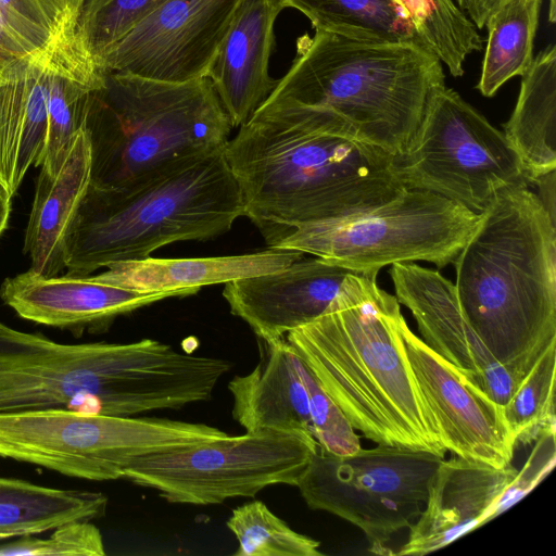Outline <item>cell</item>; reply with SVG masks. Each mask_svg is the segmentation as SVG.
Here are the masks:
<instances>
[{
	"instance_id": "cell-1",
	"label": "cell",
	"mask_w": 556,
	"mask_h": 556,
	"mask_svg": "<svg viewBox=\"0 0 556 556\" xmlns=\"http://www.w3.org/2000/svg\"><path fill=\"white\" fill-rule=\"evenodd\" d=\"M225 155L243 216L269 248L299 227L361 212L405 188L394 155L318 111L269 97L228 140Z\"/></svg>"
},
{
	"instance_id": "cell-2",
	"label": "cell",
	"mask_w": 556,
	"mask_h": 556,
	"mask_svg": "<svg viewBox=\"0 0 556 556\" xmlns=\"http://www.w3.org/2000/svg\"><path fill=\"white\" fill-rule=\"evenodd\" d=\"M404 320L376 274H350L325 313L285 339L365 438L444 457L406 354Z\"/></svg>"
},
{
	"instance_id": "cell-3",
	"label": "cell",
	"mask_w": 556,
	"mask_h": 556,
	"mask_svg": "<svg viewBox=\"0 0 556 556\" xmlns=\"http://www.w3.org/2000/svg\"><path fill=\"white\" fill-rule=\"evenodd\" d=\"M226 359L154 339L62 344L0 321V413L47 408L111 416L207 401Z\"/></svg>"
},
{
	"instance_id": "cell-4",
	"label": "cell",
	"mask_w": 556,
	"mask_h": 556,
	"mask_svg": "<svg viewBox=\"0 0 556 556\" xmlns=\"http://www.w3.org/2000/svg\"><path fill=\"white\" fill-rule=\"evenodd\" d=\"M453 263L463 316L521 382L556 343V219L528 186L504 187Z\"/></svg>"
},
{
	"instance_id": "cell-5",
	"label": "cell",
	"mask_w": 556,
	"mask_h": 556,
	"mask_svg": "<svg viewBox=\"0 0 556 556\" xmlns=\"http://www.w3.org/2000/svg\"><path fill=\"white\" fill-rule=\"evenodd\" d=\"M243 216L225 148L179 160L130 186H89L65 245L68 276L147 258L166 244L207 240Z\"/></svg>"
},
{
	"instance_id": "cell-6",
	"label": "cell",
	"mask_w": 556,
	"mask_h": 556,
	"mask_svg": "<svg viewBox=\"0 0 556 556\" xmlns=\"http://www.w3.org/2000/svg\"><path fill=\"white\" fill-rule=\"evenodd\" d=\"M443 86L442 63L426 46L315 30L298 38L293 63L269 98L318 111L354 138L397 155L415 134L428 99Z\"/></svg>"
},
{
	"instance_id": "cell-7",
	"label": "cell",
	"mask_w": 556,
	"mask_h": 556,
	"mask_svg": "<svg viewBox=\"0 0 556 556\" xmlns=\"http://www.w3.org/2000/svg\"><path fill=\"white\" fill-rule=\"evenodd\" d=\"M231 124L207 77L165 83L104 71L85 121L90 185L117 189L225 148Z\"/></svg>"
},
{
	"instance_id": "cell-8",
	"label": "cell",
	"mask_w": 556,
	"mask_h": 556,
	"mask_svg": "<svg viewBox=\"0 0 556 556\" xmlns=\"http://www.w3.org/2000/svg\"><path fill=\"white\" fill-rule=\"evenodd\" d=\"M205 424L67 408L0 413V456L93 481L123 479L138 457L227 438Z\"/></svg>"
},
{
	"instance_id": "cell-9",
	"label": "cell",
	"mask_w": 556,
	"mask_h": 556,
	"mask_svg": "<svg viewBox=\"0 0 556 556\" xmlns=\"http://www.w3.org/2000/svg\"><path fill=\"white\" fill-rule=\"evenodd\" d=\"M478 219L463 205L435 193L404 188L361 212L299 227L273 248L291 249L356 274H378L396 263H452Z\"/></svg>"
},
{
	"instance_id": "cell-10",
	"label": "cell",
	"mask_w": 556,
	"mask_h": 556,
	"mask_svg": "<svg viewBox=\"0 0 556 556\" xmlns=\"http://www.w3.org/2000/svg\"><path fill=\"white\" fill-rule=\"evenodd\" d=\"M394 168L405 188L435 193L475 213L500 189L529 185L505 135L446 86L428 99L415 134L394 155Z\"/></svg>"
},
{
	"instance_id": "cell-11",
	"label": "cell",
	"mask_w": 556,
	"mask_h": 556,
	"mask_svg": "<svg viewBox=\"0 0 556 556\" xmlns=\"http://www.w3.org/2000/svg\"><path fill=\"white\" fill-rule=\"evenodd\" d=\"M443 459L427 451L387 444L344 456L317 447L296 488L309 508L359 528L371 553L393 554L387 544L417 520Z\"/></svg>"
},
{
	"instance_id": "cell-12",
	"label": "cell",
	"mask_w": 556,
	"mask_h": 556,
	"mask_svg": "<svg viewBox=\"0 0 556 556\" xmlns=\"http://www.w3.org/2000/svg\"><path fill=\"white\" fill-rule=\"evenodd\" d=\"M317 447L307 435L245 432L138 457L123 479L169 503L214 505L275 484L296 486Z\"/></svg>"
},
{
	"instance_id": "cell-13",
	"label": "cell",
	"mask_w": 556,
	"mask_h": 556,
	"mask_svg": "<svg viewBox=\"0 0 556 556\" xmlns=\"http://www.w3.org/2000/svg\"><path fill=\"white\" fill-rule=\"evenodd\" d=\"M242 0H167L98 61L109 72L187 83L206 77Z\"/></svg>"
},
{
	"instance_id": "cell-14",
	"label": "cell",
	"mask_w": 556,
	"mask_h": 556,
	"mask_svg": "<svg viewBox=\"0 0 556 556\" xmlns=\"http://www.w3.org/2000/svg\"><path fill=\"white\" fill-rule=\"evenodd\" d=\"M401 333L446 451L495 468L510 466L517 442L505 421L503 407L429 348L405 320Z\"/></svg>"
},
{
	"instance_id": "cell-15",
	"label": "cell",
	"mask_w": 556,
	"mask_h": 556,
	"mask_svg": "<svg viewBox=\"0 0 556 556\" xmlns=\"http://www.w3.org/2000/svg\"><path fill=\"white\" fill-rule=\"evenodd\" d=\"M395 296L413 314L421 340L502 407L520 381L489 353L463 316L454 283L409 263L390 269Z\"/></svg>"
},
{
	"instance_id": "cell-16",
	"label": "cell",
	"mask_w": 556,
	"mask_h": 556,
	"mask_svg": "<svg viewBox=\"0 0 556 556\" xmlns=\"http://www.w3.org/2000/svg\"><path fill=\"white\" fill-rule=\"evenodd\" d=\"M350 274L356 273L303 256L286 268L226 282L223 296L260 341L274 342L323 315Z\"/></svg>"
},
{
	"instance_id": "cell-17",
	"label": "cell",
	"mask_w": 556,
	"mask_h": 556,
	"mask_svg": "<svg viewBox=\"0 0 556 556\" xmlns=\"http://www.w3.org/2000/svg\"><path fill=\"white\" fill-rule=\"evenodd\" d=\"M174 292L141 293L93 277H43L31 270L5 278L0 298L24 319L76 334L106 329L113 320Z\"/></svg>"
},
{
	"instance_id": "cell-18",
	"label": "cell",
	"mask_w": 556,
	"mask_h": 556,
	"mask_svg": "<svg viewBox=\"0 0 556 556\" xmlns=\"http://www.w3.org/2000/svg\"><path fill=\"white\" fill-rule=\"evenodd\" d=\"M516 473L513 465L495 468L456 455L443 459L430 481L425 507L396 554L432 553L490 521Z\"/></svg>"
},
{
	"instance_id": "cell-19",
	"label": "cell",
	"mask_w": 556,
	"mask_h": 556,
	"mask_svg": "<svg viewBox=\"0 0 556 556\" xmlns=\"http://www.w3.org/2000/svg\"><path fill=\"white\" fill-rule=\"evenodd\" d=\"M287 8L286 0H242L208 70L231 127L243 125L277 86L268 63L275 22Z\"/></svg>"
},
{
	"instance_id": "cell-20",
	"label": "cell",
	"mask_w": 556,
	"mask_h": 556,
	"mask_svg": "<svg viewBox=\"0 0 556 556\" xmlns=\"http://www.w3.org/2000/svg\"><path fill=\"white\" fill-rule=\"evenodd\" d=\"M55 40L23 56L0 58V186L11 198L28 169L43 162L48 80Z\"/></svg>"
},
{
	"instance_id": "cell-21",
	"label": "cell",
	"mask_w": 556,
	"mask_h": 556,
	"mask_svg": "<svg viewBox=\"0 0 556 556\" xmlns=\"http://www.w3.org/2000/svg\"><path fill=\"white\" fill-rule=\"evenodd\" d=\"M258 342L257 365L228 383L233 419L245 432L275 431L314 438L301 358L286 339Z\"/></svg>"
},
{
	"instance_id": "cell-22",
	"label": "cell",
	"mask_w": 556,
	"mask_h": 556,
	"mask_svg": "<svg viewBox=\"0 0 556 556\" xmlns=\"http://www.w3.org/2000/svg\"><path fill=\"white\" fill-rule=\"evenodd\" d=\"M91 181V150L85 126L76 134L55 174L40 169L25 231L29 270L43 277L65 269L70 228Z\"/></svg>"
},
{
	"instance_id": "cell-23",
	"label": "cell",
	"mask_w": 556,
	"mask_h": 556,
	"mask_svg": "<svg viewBox=\"0 0 556 556\" xmlns=\"http://www.w3.org/2000/svg\"><path fill=\"white\" fill-rule=\"evenodd\" d=\"M303 256L301 251L281 248L230 256H149L113 264L97 277L141 293L174 292L188 296L195 294L203 286L226 283L286 268Z\"/></svg>"
},
{
	"instance_id": "cell-24",
	"label": "cell",
	"mask_w": 556,
	"mask_h": 556,
	"mask_svg": "<svg viewBox=\"0 0 556 556\" xmlns=\"http://www.w3.org/2000/svg\"><path fill=\"white\" fill-rule=\"evenodd\" d=\"M104 78L96 60L75 36V27L55 40L50 60L47 110L48 138L41 168L55 174L72 140L85 126L89 100Z\"/></svg>"
},
{
	"instance_id": "cell-25",
	"label": "cell",
	"mask_w": 556,
	"mask_h": 556,
	"mask_svg": "<svg viewBox=\"0 0 556 556\" xmlns=\"http://www.w3.org/2000/svg\"><path fill=\"white\" fill-rule=\"evenodd\" d=\"M515 109L504 135L518 154L529 184L556 170V47L533 58L521 77Z\"/></svg>"
},
{
	"instance_id": "cell-26",
	"label": "cell",
	"mask_w": 556,
	"mask_h": 556,
	"mask_svg": "<svg viewBox=\"0 0 556 556\" xmlns=\"http://www.w3.org/2000/svg\"><path fill=\"white\" fill-rule=\"evenodd\" d=\"M101 492L64 490L0 477V540L43 533L71 521L105 515Z\"/></svg>"
},
{
	"instance_id": "cell-27",
	"label": "cell",
	"mask_w": 556,
	"mask_h": 556,
	"mask_svg": "<svg viewBox=\"0 0 556 556\" xmlns=\"http://www.w3.org/2000/svg\"><path fill=\"white\" fill-rule=\"evenodd\" d=\"M315 30L378 43L427 45L395 0H286Z\"/></svg>"
},
{
	"instance_id": "cell-28",
	"label": "cell",
	"mask_w": 556,
	"mask_h": 556,
	"mask_svg": "<svg viewBox=\"0 0 556 556\" xmlns=\"http://www.w3.org/2000/svg\"><path fill=\"white\" fill-rule=\"evenodd\" d=\"M542 3L506 0L488 18V41L477 85L482 96L493 97L506 81L529 71Z\"/></svg>"
},
{
	"instance_id": "cell-29",
	"label": "cell",
	"mask_w": 556,
	"mask_h": 556,
	"mask_svg": "<svg viewBox=\"0 0 556 556\" xmlns=\"http://www.w3.org/2000/svg\"><path fill=\"white\" fill-rule=\"evenodd\" d=\"M417 34L454 77L464 75L469 54L482 49V37L453 0H395Z\"/></svg>"
},
{
	"instance_id": "cell-30",
	"label": "cell",
	"mask_w": 556,
	"mask_h": 556,
	"mask_svg": "<svg viewBox=\"0 0 556 556\" xmlns=\"http://www.w3.org/2000/svg\"><path fill=\"white\" fill-rule=\"evenodd\" d=\"M239 547L236 556H321L320 543L290 528L263 502L236 507L226 522Z\"/></svg>"
},
{
	"instance_id": "cell-31",
	"label": "cell",
	"mask_w": 556,
	"mask_h": 556,
	"mask_svg": "<svg viewBox=\"0 0 556 556\" xmlns=\"http://www.w3.org/2000/svg\"><path fill=\"white\" fill-rule=\"evenodd\" d=\"M556 343L547 348L523 378L503 414L516 442L529 443L544 430L556 428Z\"/></svg>"
},
{
	"instance_id": "cell-32",
	"label": "cell",
	"mask_w": 556,
	"mask_h": 556,
	"mask_svg": "<svg viewBox=\"0 0 556 556\" xmlns=\"http://www.w3.org/2000/svg\"><path fill=\"white\" fill-rule=\"evenodd\" d=\"M167 0H83L75 36L96 62L137 23Z\"/></svg>"
},
{
	"instance_id": "cell-33",
	"label": "cell",
	"mask_w": 556,
	"mask_h": 556,
	"mask_svg": "<svg viewBox=\"0 0 556 556\" xmlns=\"http://www.w3.org/2000/svg\"><path fill=\"white\" fill-rule=\"evenodd\" d=\"M83 0H0L10 30L31 53L75 27Z\"/></svg>"
},
{
	"instance_id": "cell-34",
	"label": "cell",
	"mask_w": 556,
	"mask_h": 556,
	"mask_svg": "<svg viewBox=\"0 0 556 556\" xmlns=\"http://www.w3.org/2000/svg\"><path fill=\"white\" fill-rule=\"evenodd\" d=\"M300 370L308 393L313 435L318 447L338 456L359 451L355 429L303 361Z\"/></svg>"
},
{
	"instance_id": "cell-35",
	"label": "cell",
	"mask_w": 556,
	"mask_h": 556,
	"mask_svg": "<svg viewBox=\"0 0 556 556\" xmlns=\"http://www.w3.org/2000/svg\"><path fill=\"white\" fill-rule=\"evenodd\" d=\"M105 555L100 530L88 520L71 521L53 529L47 539L30 536L0 544V556Z\"/></svg>"
},
{
	"instance_id": "cell-36",
	"label": "cell",
	"mask_w": 556,
	"mask_h": 556,
	"mask_svg": "<svg viewBox=\"0 0 556 556\" xmlns=\"http://www.w3.org/2000/svg\"><path fill=\"white\" fill-rule=\"evenodd\" d=\"M556 428L544 430L536 439L532 452L520 471L503 491L491 511V520L533 490L554 468L556 463Z\"/></svg>"
},
{
	"instance_id": "cell-37",
	"label": "cell",
	"mask_w": 556,
	"mask_h": 556,
	"mask_svg": "<svg viewBox=\"0 0 556 556\" xmlns=\"http://www.w3.org/2000/svg\"><path fill=\"white\" fill-rule=\"evenodd\" d=\"M506 0H476L473 11L469 15L470 21L478 29L485 26L488 18L505 2ZM555 0H548V20L555 22L556 17Z\"/></svg>"
},
{
	"instance_id": "cell-38",
	"label": "cell",
	"mask_w": 556,
	"mask_h": 556,
	"mask_svg": "<svg viewBox=\"0 0 556 556\" xmlns=\"http://www.w3.org/2000/svg\"><path fill=\"white\" fill-rule=\"evenodd\" d=\"M26 54L29 52L10 30L0 8V58H18Z\"/></svg>"
},
{
	"instance_id": "cell-39",
	"label": "cell",
	"mask_w": 556,
	"mask_h": 556,
	"mask_svg": "<svg viewBox=\"0 0 556 556\" xmlns=\"http://www.w3.org/2000/svg\"><path fill=\"white\" fill-rule=\"evenodd\" d=\"M532 184H536L540 187V192L538 197L543 203L544 207L547 210L549 215L556 219L555 216V170L548 174H545L538 179H535Z\"/></svg>"
},
{
	"instance_id": "cell-40",
	"label": "cell",
	"mask_w": 556,
	"mask_h": 556,
	"mask_svg": "<svg viewBox=\"0 0 556 556\" xmlns=\"http://www.w3.org/2000/svg\"><path fill=\"white\" fill-rule=\"evenodd\" d=\"M11 197L9 193L0 186V238L7 230L9 226V220L11 216Z\"/></svg>"
},
{
	"instance_id": "cell-41",
	"label": "cell",
	"mask_w": 556,
	"mask_h": 556,
	"mask_svg": "<svg viewBox=\"0 0 556 556\" xmlns=\"http://www.w3.org/2000/svg\"><path fill=\"white\" fill-rule=\"evenodd\" d=\"M476 0H455V3L462 11H466L470 15L473 11Z\"/></svg>"
}]
</instances>
